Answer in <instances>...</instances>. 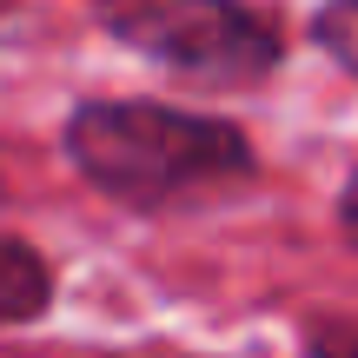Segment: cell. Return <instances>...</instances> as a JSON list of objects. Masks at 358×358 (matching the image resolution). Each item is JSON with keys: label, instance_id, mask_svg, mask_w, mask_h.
<instances>
[{"label": "cell", "instance_id": "5", "mask_svg": "<svg viewBox=\"0 0 358 358\" xmlns=\"http://www.w3.org/2000/svg\"><path fill=\"white\" fill-rule=\"evenodd\" d=\"M306 358H358V325H312Z\"/></svg>", "mask_w": 358, "mask_h": 358}, {"label": "cell", "instance_id": "7", "mask_svg": "<svg viewBox=\"0 0 358 358\" xmlns=\"http://www.w3.org/2000/svg\"><path fill=\"white\" fill-rule=\"evenodd\" d=\"M13 7H20V0H0V20H7V13H13Z\"/></svg>", "mask_w": 358, "mask_h": 358}, {"label": "cell", "instance_id": "2", "mask_svg": "<svg viewBox=\"0 0 358 358\" xmlns=\"http://www.w3.org/2000/svg\"><path fill=\"white\" fill-rule=\"evenodd\" d=\"M93 20L192 87H259L285 60L279 27L245 0H93Z\"/></svg>", "mask_w": 358, "mask_h": 358}, {"label": "cell", "instance_id": "6", "mask_svg": "<svg viewBox=\"0 0 358 358\" xmlns=\"http://www.w3.org/2000/svg\"><path fill=\"white\" fill-rule=\"evenodd\" d=\"M338 232H345V245H358V166L345 179V192H338Z\"/></svg>", "mask_w": 358, "mask_h": 358}, {"label": "cell", "instance_id": "4", "mask_svg": "<svg viewBox=\"0 0 358 358\" xmlns=\"http://www.w3.org/2000/svg\"><path fill=\"white\" fill-rule=\"evenodd\" d=\"M312 47L338 66V73L358 80V0H325L312 13Z\"/></svg>", "mask_w": 358, "mask_h": 358}, {"label": "cell", "instance_id": "1", "mask_svg": "<svg viewBox=\"0 0 358 358\" xmlns=\"http://www.w3.org/2000/svg\"><path fill=\"white\" fill-rule=\"evenodd\" d=\"M66 166L133 213H186L259 173V153L232 120L166 100H87L60 133Z\"/></svg>", "mask_w": 358, "mask_h": 358}, {"label": "cell", "instance_id": "3", "mask_svg": "<svg viewBox=\"0 0 358 358\" xmlns=\"http://www.w3.org/2000/svg\"><path fill=\"white\" fill-rule=\"evenodd\" d=\"M47 306H53V266H47V252L27 245V239H13V232H0V332L40 319Z\"/></svg>", "mask_w": 358, "mask_h": 358}]
</instances>
